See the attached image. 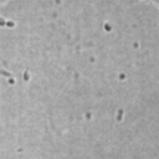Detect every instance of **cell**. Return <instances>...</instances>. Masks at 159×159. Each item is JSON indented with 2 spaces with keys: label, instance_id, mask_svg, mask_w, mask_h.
I'll use <instances>...</instances> for the list:
<instances>
[{
  "label": "cell",
  "instance_id": "1",
  "mask_svg": "<svg viewBox=\"0 0 159 159\" xmlns=\"http://www.w3.org/2000/svg\"><path fill=\"white\" fill-rule=\"evenodd\" d=\"M152 2H153V3H155V5L159 8V0H152Z\"/></svg>",
  "mask_w": 159,
  "mask_h": 159
}]
</instances>
